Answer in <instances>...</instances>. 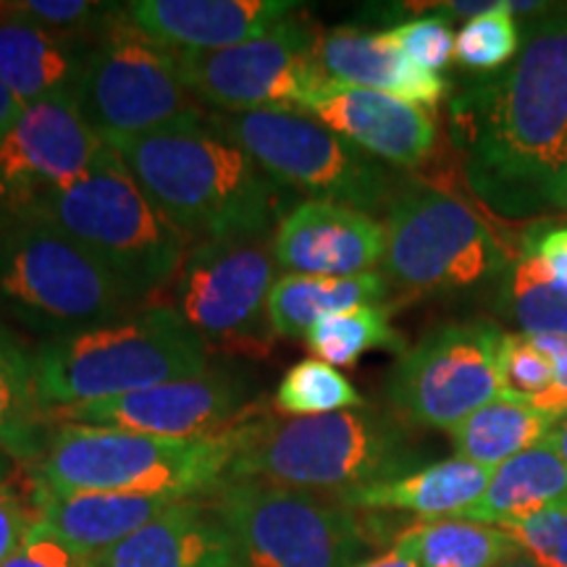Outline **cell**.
<instances>
[{"mask_svg": "<svg viewBox=\"0 0 567 567\" xmlns=\"http://www.w3.org/2000/svg\"><path fill=\"white\" fill-rule=\"evenodd\" d=\"M48 425L34 389V350L0 321V450L17 463L32 465Z\"/></svg>", "mask_w": 567, "mask_h": 567, "instance_id": "83f0119b", "label": "cell"}, {"mask_svg": "<svg viewBox=\"0 0 567 567\" xmlns=\"http://www.w3.org/2000/svg\"><path fill=\"white\" fill-rule=\"evenodd\" d=\"M34 523L38 513L32 502L27 505L9 484L0 486V567L21 547Z\"/></svg>", "mask_w": 567, "mask_h": 567, "instance_id": "74e56055", "label": "cell"}, {"mask_svg": "<svg viewBox=\"0 0 567 567\" xmlns=\"http://www.w3.org/2000/svg\"><path fill=\"white\" fill-rule=\"evenodd\" d=\"M109 151L71 92L27 103L0 140V221L17 218L40 195L82 179Z\"/></svg>", "mask_w": 567, "mask_h": 567, "instance_id": "2e32d148", "label": "cell"}, {"mask_svg": "<svg viewBox=\"0 0 567 567\" xmlns=\"http://www.w3.org/2000/svg\"><path fill=\"white\" fill-rule=\"evenodd\" d=\"M505 331L492 321L444 323L400 354L386 379L394 415L410 429L452 431L499 400V347Z\"/></svg>", "mask_w": 567, "mask_h": 567, "instance_id": "4fadbf2b", "label": "cell"}, {"mask_svg": "<svg viewBox=\"0 0 567 567\" xmlns=\"http://www.w3.org/2000/svg\"><path fill=\"white\" fill-rule=\"evenodd\" d=\"M547 442H549L551 446H555V452H557V455H559V457H563V460H565V463H567V415L563 417V421H559V423H557V429H555V431H551V434H549V439H547Z\"/></svg>", "mask_w": 567, "mask_h": 567, "instance_id": "7bdbcfd3", "label": "cell"}, {"mask_svg": "<svg viewBox=\"0 0 567 567\" xmlns=\"http://www.w3.org/2000/svg\"><path fill=\"white\" fill-rule=\"evenodd\" d=\"M276 266L300 276H358L384 264L386 226L339 203L292 205L274 231Z\"/></svg>", "mask_w": 567, "mask_h": 567, "instance_id": "ac0fdd59", "label": "cell"}, {"mask_svg": "<svg viewBox=\"0 0 567 567\" xmlns=\"http://www.w3.org/2000/svg\"><path fill=\"white\" fill-rule=\"evenodd\" d=\"M517 51H520V30L507 3H496L492 11L471 19L455 38V59L467 71H481V74L505 69L515 61Z\"/></svg>", "mask_w": 567, "mask_h": 567, "instance_id": "d6a6232c", "label": "cell"}, {"mask_svg": "<svg viewBox=\"0 0 567 567\" xmlns=\"http://www.w3.org/2000/svg\"><path fill=\"white\" fill-rule=\"evenodd\" d=\"M74 101L105 142L147 137L210 116L184 82L176 51L134 30L126 11L92 42Z\"/></svg>", "mask_w": 567, "mask_h": 567, "instance_id": "8fae6325", "label": "cell"}, {"mask_svg": "<svg viewBox=\"0 0 567 567\" xmlns=\"http://www.w3.org/2000/svg\"><path fill=\"white\" fill-rule=\"evenodd\" d=\"M252 384L234 365H210L193 379L48 413V423H82L166 439H203L252 417Z\"/></svg>", "mask_w": 567, "mask_h": 567, "instance_id": "9a60e30c", "label": "cell"}, {"mask_svg": "<svg viewBox=\"0 0 567 567\" xmlns=\"http://www.w3.org/2000/svg\"><path fill=\"white\" fill-rule=\"evenodd\" d=\"M13 467H17V460H13V457L9 455V452L0 450V486L9 484V478H11Z\"/></svg>", "mask_w": 567, "mask_h": 567, "instance_id": "ee69618b", "label": "cell"}, {"mask_svg": "<svg viewBox=\"0 0 567 567\" xmlns=\"http://www.w3.org/2000/svg\"><path fill=\"white\" fill-rule=\"evenodd\" d=\"M425 463L413 429L375 408L310 417L252 415L229 478H258L305 492L344 496L408 476Z\"/></svg>", "mask_w": 567, "mask_h": 567, "instance_id": "3957f363", "label": "cell"}, {"mask_svg": "<svg viewBox=\"0 0 567 567\" xmlns=\"http://www.w3.org/2000/svg\"><path fill=\"white\" fill-rule=\"evenodd\" d=\"M352 567H417V565L405 555V551L392 547L389 551H384V555L360 559V563L352 565Z\"/></svg>", "mask_w": 567, "mask_h": 567, "instance_id": "b9f144b4", "label": "cell"}, {"mask_svg": "<svg viewBox=\"0 0 567 567\" xmlns=\"http://www.w3.org/2000/svg\"><path fill=\"white\" fill-rule=\"evenodd\" d=\"M208 502L229 528L237 567H352L368 544L358 509L331 494L239 478Z\"/></svg>", "mask_w": 567, "mask_h": 567, "instance_id": "ba28073f", "label": "cell"}, {"mask_svg": "<svg viewBox=\"0 0 567 567\" xmlns=\"http://www.w3.org/2000/svg\"><path fill=\"white\" fill-rule=\"evenodd\" d=\"M450 137L467 187L494 216L567 210V11L528 21L513 63L452 95Z\"/></svg>", "mask_w": 567, "mask_h": 567, "instance_id": "6da1fadb", "label": "cell"}, {"mask_svg": "<svg viewBox=\"0 0 567 567\" xmlns=\"http://www.w3.org/2000/svg\"><path fill=\"white\" fill-rule=\"evenodd\" d=\"M302 113L363 153L400 168H415L429 161L439 140L434 116L423 105L334 80L321 82L302 105Z\"/></svg>", "mask_w": 567, "mask_h": 567, "instance_id": "e0dca14e", "label": "cell"}, {"mask_svg": "<svg viewBox=\"0 0 567 567\" xmlns=\"http://www.w3.org/2000/svg\"><path fill=\"white\" fill-rule=\"evenodd\" d=\"M276 276L274 234L195 243L168 281L184 323L208 342L264 352L271 339L268 295Z\"/></svg>", "mask_w": 567, "mask_h": 567, "instance_id": "7c38bea8", "label": "cell"}, {"mask_svg": "<svg viewBox=\"0 0 567 567\" xmlns=\"http://www.w3.org/2000/svg\"><path fill=\"white\" fill-rule=\"evenodd\" d=\"M318 34L297 11L264 38L226 51H176L193 95L216 113L297 111L326 80L313 59Z\"/></svg>", "mask_w": 567, "mask_h": 567, "instance_id": "5bb4252c", "label": "cell"}, {"mask_svg": "<svg viewBox=\"0 0 567 567\" xmlns=\"http://www.w3.org/2000/svg\"><path fill=\"white\" fill-rule=\"evenodd\" d=\"M3 567H90V559L71 549L53 528L38 520Z\"/></svg>", "mask_w": 567, "mask_h": 567, "instance_id": "8d00e7d4", "label": "cell"}, {"mask_svg": "<svg viewBox=\"0 0 567 567\" xmlns=\"http://www.w3.org/2000/svg\"><path fill=\"white\" fill-rule=\"evenodd\" d=\"M302 9L292 0H134L126 21L168 51H226L264 38Z\"/></svg>", "mask_w": 567, "mask_h": 567, "instance_id": "d6986e66", "label": "cell"}, {"mask_svg": "<svg viewBox=\"0 0 567 567\" xmlns=\"http://www.w3.org/2000/svg\"><path fill=\"white\" fill-rule=\"evenodd\" d=\"M534 337V334H530ZM534 342L549 354L551 363H555V384L534 408L551 413L557 417L567 415V337H551V334H538Z\"/></svg>", "mask_w": 567, "mask_h": 567, "instance_id": "ab89813d", "label": "cell"}, {"mask_svg": "<svg viewBox=\"0 0 567 567\" xmlns=\"http://www.w3.org/2000/svg\"><path fill=\"white\" fill-rule=\"evenodd\" d=\"M87 559L90 567H237V549L210 502L184 499Z\"/></svg>", "mask_w": 567, "mask_h": 567, "instance_id": "ffe728a7", "label": "cell"}, {"mask_svg": "<svg viewBox=\"0 0 567 567\" xmlns=\"http://www.w3.org/2000/svg\"><path fill=\"white\" fill-rule=\"evenodd\" d=\"M526 247L536 255L538 266L547 279L559 289H567V224L536 226L526 234Z\"/></svg>", "mask_w": 567, "mask_h": 567, "instance_id": "f35d334b", "label": "cell"}, {"mask_svg": "<svg viewBox=\"0 0 567 567\" xmlns=\"http://www.w3.org/2000/svg\"><path fill=\"white\" fill-rule=\"evenodd\" d=\"M313 59L326 80L384 92L429 111L450 92V82L442 74L415 66L408 55L396 51L386 32L371 34L354 27L326 30L316 38Z\"/></svg>", "mask_w": 567, "mask_h": 567, "instance_id": "44dd1931", "label": "cell"}, {"mask_svg": "<svg viewBox=\"0 0 567 567\" xmlns=\"http://www.w3.org/2000/svg\"><path fill=\"white\" fill-rule=\"evenodd\" d=\"M208 368L203 339L168 305H153L40 342L34 350V389L48 415L193 379Z\"/></svg>", "mask_w": 567, "mask_h": 567, "instance_id": "5b68a950", "label": "cell"}, {"mask_svg": "<svg viewBox=\"0 0 567 567\" xmlns=\"http://www.w3.org/2000/svg\"><path fill=\"white\" fill-rule=\"evenodd\" d=\"M392 284L384 274L358 276H300L284 274L268 295V323L274 337H308L326 318L363 305H384Z\"/></svg>", "mask_w": 567, "mask_h": 567, "instance_id": "484cf974", "label": "cell"}, {"mask_svg": "<svg viewBox=\"0 0 567 567\" xmlns=\"http://www.w3.org/2000/svg\"><path fill=\"white\" fill-rule=\"evenodd\" d=\"M145 195L193 243L276 231L297 193L208 124L109 142Z\"/></svg>", "mask_w": 567, "mask_h": 567, "instance_id": "7a4b0ae2", "label": "cell"}, {"mask_svg": "<svg viewBox=\"0 0 567 567\" xmlns=\"http://www.w3.org/2000/svg\"><path fill=\"white\" fill-rule=\"evenodd\" d=\"M507 9H509V13H530V11H542L544 13L547 6H544V3H523V0H517V3H507Z\"/></svg>", "mask_w": 567, "mask_h": 567, "instance_id": "f6af8a7d", "label": "cell"}, {"mask_svg": "<svg viewBox=\"0 0 567 567\" xmlns=\"http://www.w3.org/2000/svg\"><path fill=\"white\" fill-rule=\"evenodd\" d=\"M386 38L402 55H408L415 66L439 74L455 55V34L444 13L410 19L405 24L386 30Z\"/></svg>", "mask_w": 567, "mask_h": 567, "instance_id": "e575fe53", "label": "cell"}, {"mask_svg": "<svg viewBox=\"0 0 567 567\" xmlns=\"http://www.w3.org/2000/svg\"><path fill=\"white\" fill-rule=\"evenodd\" d=\"M523 557L542 567H567V502L505 526Z\"/></svg>", "mask_w": 567, "mask_h": 567, "instance_id": "d590c367", "label": "cell"}, {"mask_svg": "<svg viewBox=\"0 0 567 567\" xmlns=\"http://www.w3.org/2000/svg\"><path fill=\"white\" fill-rule=\"evenodd\" d=\"M563 417L544 413L528 402H515L507 396L488 402L463 423L446 431L455 446V455L467 463L499 467L509 457L520 455L530 446L547 442Z\"/></svg>", "mask_w": 567, "mask_h": 567, "instance_id": "4316f807", "label": "cell"}, {"mask_svg": "<svg viewBox=\"0 0 567 567\" xmlns=\"http://www.w3.org/2000/svg\"><path fill=\"white\" fill-rule=\"evenodd\" d=\"M394 547L417 567H502L520 557L515 538L499 526L460 520H425L400 530Z\"/></svg>", "mask_w": 567, "mask_h": 567, "instance_id": "f1b7e54d", "label": "cell"}, {"mask_svg": "<svg viewBox=\"0 0 567 567\" xmlns=\"http://www.w3.org/2000/svg\"><path fill=\"white\" fill-rule=\"evenodd\" d=\"M250 421V417H247ZM245 423L218 436L166 439L103 425L51 423L34 486L48 492H116L145 496H208L229 478Z\"/></svg>", "mask_w": 567, "mask_h": 567, "instance_id": "277c9868", "label": "cell"}, {"mask_svg": "<svg viewBox=\"0 0 567 567\" xmlns=\"http://www.w3.org/2000/svg\"><path fill=\"white\" fill-rule=\"evenodd\" d=\"M27 103H21L13 92L6 87L3 82H0V140H3V134L11 130L13 122L21 116V111H24Z\"/></svg>", "mask_w": 567, "mask_h": 567, "instance_id": "60d3db41", "label": "cell"}, {"mask_svg": "<svg viewBox=\"0 0 567 567\" xmlns=\"http://www.w3.org/2000/svg\"><path fill=\"white\" fill-rule=\"evenodd\" d=\"M502 308L520 326V334L567 337V289L544 276L528 247L502 279Z\"/></svg>", "mask_w": 567, "mask_h": 567, "instance_id": "4dcf8cb0", "label": "cell"}, {"mask_svg": "<svg viewBox=\"0 0 567 567\" xmlns=\"http://www.w3.org/2000/svg\"><path fill=\"white\" fill-rule=\"evenodd\" d=\"M179 496H145L116 492H48L32 488L38 520L53 528L71 549L84 557L116 547L134 530L155 520L168 507L179 505Z\"/></svg>", "mask_w": 567, "mask_h": 567, "instance_id": "7402d4cb", "label": "cell"}, {"mask_svg": "<svg viewBox=\"0 0 567 567\" xmlns=\"http://www.w3.org/2000/svg\"><path fill=\"white\" fill-rule=\"evenodd\" d=\"M502 567H542V565H536V563H530L528 557H515V559H509L507 565H502Z\"/></svg>", "mask_w": 567, "mask_h": 567, "instance_id": "bcb514c9", "label": "cell"}, {"mask_svg": "<svg viewBox=\"0 0 567 567\" xmlns=\"http://www.w3.org/2000/svg\"><path fill=\"white\" fill-rule=\"evenodd\" d=\"M389 313L392 310L386 305H363V308L344 310V313L316 323L305 342L318 354V360L334 368L354 365L365 352L373 350L405 354V337L389 323Z\"/></svg>", "mask_w": 567, "mask_h": 567, "instance_id": "f546056e", "label": "cell"}, {"mask_svg": "<svg viewBox=\"0 0 567 567\" xmlns=\"http://www.w3.org/2000/svg\"><path fill=\"white\" fill-rule=\"evenodd\" d=\"M17 218H34L74 239L134 302L166 287L193 247L113 147L90 174L40 195Z\"/></svg>", "mask_w": 567, "mask_h": 567, "instance_id": "8992f818", "label": "cell"}, {"mask_svg": "<svg viewBox=\"0 0 567 567\" xmlns=\"http://www.w3.org/2000/svg\"><path fill=\"white\" fill-rule=\"evenodd\" d=\"M92 42L66 38L0 3V82L21 103L71 92L80 84Z\"/></svg>", "mask_w": 567, "mask_h": 567, "instance_id": "603a6c76", "label": "cell"}, {"mask_svg": "<svg viewBox=\"0 0 567 567\" xmlns=\"http://www.w3.org/2000/svg\"><path fill=\"white\" fill-rule=\"evenodd\" d=\"M565 502L567 463L555 446L542 442L494 467L486 492L460 515V520L505 528Z\"/></svg>", "mask_w": 567, "mask_h": 567, "instance_id": "d4e9b609", "label": "cell"}, {"mask_svg": "<svg viewBox=\"0 0 567 567\" xmlns=\"http://www.w3.org/2000/svg\"><path fill=\"white\" fill-rule=\"evenodd\" d=\"M132 302L66 234L34 218L0 221V321L45 342L130 313Z\"/></svg>", "mask_w": 567, "mask_h": 567, "instance_id": "52a82bcc", "label": "cell"}, {"mask_svg": "<svg viewBox=\"0 0 567 567\" xmlns=\"http://www.w3.org/2000/svg\"><path fill=\"white\" fill-rule=\"evenodd\" d=\"M555 384V363L530 334H505L499 347L502 396L536 405Z\"/></svg>", "mask_w": 567, "mask_h": 567, "instance_id": "836d02e7", "label": "cell"}, {"mask_svg": "<svg viewBox=\"0 0 567 567\" xmlns=\"http://www.w3.org/2000/svg\"><path fill=\"white\" fill-rule=\"evenodd\" d=\"M494 467L467 463L452 457L442 463H429L408 476L363 486L339 499L347 507L363 513H408L425 520L460 517L473 502L481 499L492 481Z\"/></svg>", "mask_w": 567, "mask_h": 567, "instance_id": "cb8c5ba5", "label": "cell"}, {"mask_svg": "<svg viewBox=\"0 0 567 567\" xmlns=\"http://www.w3.org/2000/svg\"><path fill=\"white\" fill-rule=\"evenodd\" d=\"M386 221L384 276L413 297L471 292L513 266L471 205L425 182H400Z\"/></svg>", "mask_w": 567, "mask_h": 567, "instance_id": "9c48e42d", "label": "cell"}, {"mask_svg": "<svg viewBox=\"0 0 567 567\" xmlns=\"http://www.w3.org/2000/svg\"><path fill=\"white\" fill-rule=\"evenodd\" d=\"M274 405L287 417H310L365 408V400L339 368L308 358L284 373Z\"/></svg>", "mask_w": 567, "mask_h": 567, "instance_id": "1f68e13d", "label": "cell"}, {"mask_svg": "<svg viewBox=\"0 0 567 567\" xmlns=\"http://www.w3.org/2000/svg\"><path fill=\"white\" fill-rule=\"evenodd\" d=\"M208 124L239 145L264 172L292 193L339 203L360 213L389 210L400 182L384 163L297 111L216 113Z\"/></svg>", "mask_w": 567, "mask_h": 567, "instance_id": "30bf717a", "label": "cell"}]
</instances>
